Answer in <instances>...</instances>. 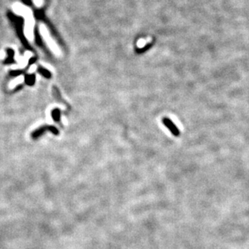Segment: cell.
<instances>
[{"label":"cell","mask_w":249,"mask_h":249,"mask_svg":"<svg viewBox=\"0 0 249 249\" xmlns=\"http://www.w3.org/2000/svg\"><path fill=\"white\" fill-rule=\"evenodd\" d=\"M34 1H35V4H36V5H41V3H42L41 0H34Z\"/></svg>","instance_id":"cell-2"},{"label":"cell","mask_w":249,"mask_h":249,"mask_svg":"<svg viewBox=\"0 0 249 249\" xmlns=\"http://www.w3.org/2000/svg\"><path fill=\"white\" fill-rule=\"evenodd\" d=\"M163 123L165 124V127H167L169 131L173 133V135H174L175 136H179L180 135V131H179L177 128L176 127L175 124L169 119L164 118L163 119Z\"/></svg>","instance_id":"cell-1"}]
</instances>
